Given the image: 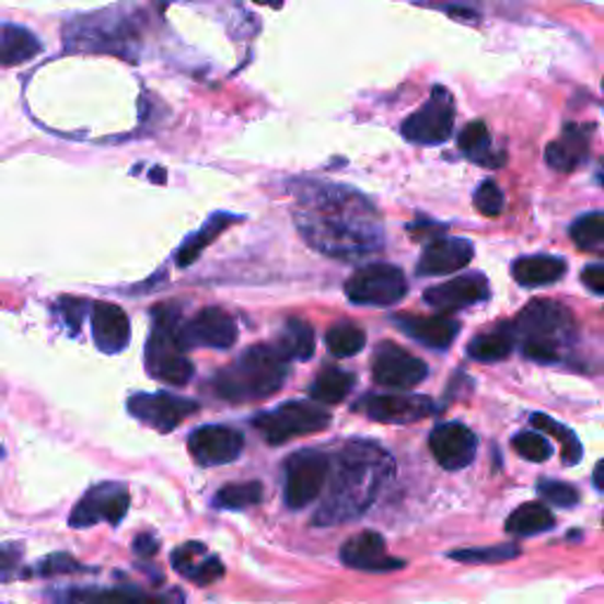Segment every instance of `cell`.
<instances>
[{
  "label": "cell",
  "mask_w": 604,
  "mask_h": 604,
  "mask_svg": "<svg viewBox=\"0 0 604 604\" xmlns=\"http://www.w3.org/2000/svg\"><path fill=\"white\" fill-rule=\"evenodd\" d=\"M355 387V375L342 369L328 367L316 375V381L310 387V397L320 404H340Z\"/></svg>",
  "instance_id": "cell-28"
},
{
  "label": "cell",
  "mask_w": 604,
  "mask_h": 604,
  "mask_svg": "<svg viewBox=\"0 0 604 604\" xmlns=\"http://www.w3.org/2000/svg\"><path fill=\"white\" fill-rule=\"evenodd\" d=\"M409 283H406L404 271L387 263H373L357 269L355 275L347 279L345 293L355 305L369 307H390L404 300Z\"/></svg>",
  "instance_id": "cell-7"
},
{
  "label": "cell",
  "mask_w": 604,
  "mask_h": 604,
  "mask_svg": "<svg viewBox=\"0 0 604 604\" xmlns=\"http://www.w3.org/2000/svg\"><path fill=\"white\" fill-rule=\"evenodd\" d=\"M244 437L226 426H204L189 434V453L201 465H226L239 458Z\"/></svg>",
  "instance_id": "cell-16"
},
{
  "label": "cell",
  "mask_w": 604,
  "mask_h": 604,
  "mask_svg": "<svg viewBox=\"0 0 604 604\" xmlns=\"http://www.w3.org/2000/svg\"><path fill=\"white\" fill-rule=\"evenodd\" d=\"M298 226L314 248L336 255V258H352L375 251L383 244L381 222L375 220L373 208L342 187L320 189L314 201L298 213Z\"/></svg>",
  "instance_id": "cell-1"
},
{
  "label": "cell",
  "mask_w": 604,
  "mask_h": 604,
  "mask_svg": "<svg viewBox=\"0 0 604 604\" xmlns=\"http://www.w3.org/2000/svg\"><path fill=\"white\" fill-rule=\"evenodd\" d=\"M430 451L444 471H463L475 461L477 437L461 422H442L430 432Z\"/></svg>",
  "instance_id": "cell-14"
},
{
  "label": "cell",
  "mask_w": 604,
  "mask_h": 604,
  "mask_svg": "<svg viewBox=\"0 0 604 604\" xmlns=\"http://www.w3.org/2000/svg\"><path fill=\"white\" fill-rule=\"evenodd\" d=\"M555 526V515L548 506L543 503H526L520 506L506 522V528L515 536H532L543 534Z\"/></svg>",
  "instance_id": "cell-27"
},
{
  "label": "cell",
  "mask_w": 604,
  "mask_h": 604,
  "mask_svg": "<svg viewBox=\"0 0 604 604\" xmlns=\"http://www.w3.org/2000/svg\"><path fill=\"white\" fill-rule=\"evenodd\" d=\"M55 310H57L59 316H62V322L69 326L71 334H79L81 322L85 316V302L76 300V298H62L57 302Z\"/></svg>",
  "instance_id": "cell-42"
},
{
  "label": "cell",
  "mask_w": 604,
  "mask_h": 604,
  "mask_svg": "<svg viewBox=\"0 0 604 604\" xmlns=\"http://www.w3.org/2000/svg\"><path fill=\"white\" fill-rule=\"evenodd\" d=\"M571 241L581 251L588 253H602L604 251V213L595 210V213H588L571 224Z\"/></svg>",
  "instance_id": "cell-33"
},
{
  "label": "cell",
  "mask_w": 604,
  "mask_h": 604,
  "mask_svg": "<svg viewBox=\"0 0 604 604\" xmlns=\"http://www.w3.org/2000/svg\"><path fill=\"white\" fill-rule=\"evenodd\" d=\"M591 132L593 128H581L573 124L565 126L562 138H557L546 149V161L550 169L557 173L577 171L588 159V151H591Z\"/></svg>",
  "instance_id": "cell-22"
},
{
  "label": "cell",
  "mask_w": 604,
  "mask_h": 604,
  "mask_svg": "<svg viewBox=\"0 0 604 604\" xmlns=\"http://www.w3.org/2000/svg\"><path fill=\"white\" fill-rule=\"evenodd\" d=\"M567 271V263L555 255H526L512 263V277L520 286L526 289H538V286H548L560 281Z\"/></svg>",
  "instance_id": "cell-24"
},
{
  "label": "cell",
  "mask_w": 604,
  "mask_h": 604,
  "mask_svg": "<svg viewBox=\"0 0 604 604\" xmlns=\"http://www.w3.org/2000/svg\"><path fill=\"white\" fill-rule=\"evenodd\" d=\"M260 501H263L260 481H239V485H226L216 496V506L226 510H244L251 506H258Z\"/></svg>",
  "instance_id": "cell-34"
},
{
  "label": "cell",
  "mask_w": 604,
  "mask_h": 604,
  "mask_svg": "<svg viewBox=\"0 0 604 604\" xmlns=\"http://www.w3.org/2000/svg\"><path fill=\"white\" fill-rule=\"evenodd\" d=\"M236 220H241V218H236V216H224V213H218V216L210 218V220L201 226V230L196 232V234H191V236L185 241V244H183V248L177 251V265H179V267L191 265V263L204 253V248H206L208 244H213V241L218 239V234H222V232L226 230V226H230V224L236 222Z\"/></svg>",
  "instance_id": "cell-29"
},
{
  "label": "cell",
  "mask_w": 604,
  "mask_h": 604,
  "mask_svg": "<svg viewBox=\"0 0 604 604\" xmlns=\"http://www.w3.org/2000/svg\"><path fill=\"white\" fill-rule=\"evenodd\" d=\"M458 147L467 159H473L475 163L485 165V169H498V165H503V154H493L491 147V135L485 120H475V124L467 126L461 138H458Z\"/></svg>",
  "instance_id": "cell-25"
},
{
  "label": "cell",
  "mask_w": 604,
  "mask_h": 604,
  "mask_svg": "<svg viewBox=\"0 0 604 604\" xmlns=\"http://www.w3.org/2000/svg\"><path fill=\"white\" fill-rule=\"evenodd\" d=\"M271 347H275L277 355L283 361H291V359L305 361L314 355V347H316L314 330L307 322L291 320V322H286L281 336L277 338V345H271Z\"/></svg>",
  "instance_id": "cell-26"
},
{
  "label": "cell",
  "mask_w": 604,
  "mask_h": 604,
  "mask_svg": "<svg viewBox=\"0 0 604 604\" xmlns=\"http://www.w3.org/2000/svg\"><path fill=\"white\" fill-rule=\"evenodd\" d=\"M130 508V493L124 485H100L90 489L76 508L71 510L69 524L73 528H85L97 522L118 524Z\"/></svg>",
  "instance_id": "cell-12"
},
{
  "label": "cell",
  "mask_w": 604,
  "mask_h": 604,
  "mask_svg": "<svg viewBox=\"0 0 604 604\" xmlns=\"http://www.w3.org/2000/svg\"><path fill=\"white\" fill-rule=\"evenodd\" d=\"M357 409L364 411L371 420L404 426V422H416L432 416L434 402L418 395H369L364 402L357 404Z\"/></svg>",
  "instance_id": "cell-15"
},
{
  "label": "cell",
  "mask_w": 604,
  "mask_h": 604,
  "mask_svg": "<svg viewBox=\"0 0 604 604\" xmlns=\"http://www.w3.org/2000/svg\"><path fill=\"white\" fill-rule=\"evenodd\" d=\"M428 378V364L395 342H383L373 357V381L383 387L411 390Z\"/></svg>",
  "instance_id": "cell-10"
},
{
  "label": "cell",
  "mask_w": 604,
  "mask_h": 604,
  "mask_svg": "<svg viewBox=\"0 0 604 604\" xmlns=\"http://www.w3.org/2000/svg\"><path fill=\"white\" fill-rule=\"evenodd\" d=\"M179 342L185 350L194 347H210V350H230L239 338L234 316L220 307H206L194 316L191 322L179 326Z\"/></svg>",
  "instance_id": "cell-11"
},
{
  "label": "cell",
  "mask_w": 604,
  "mask_h": 604,
  "mask_svg": "<svg viewBox=\"0 0 604 604\" xmlns=\"http://www.w3.org/2000/svg\"><path fill=\"white\" fill-rule=\"evenodd\" d=\"M392 473L395 461L383 446L359 440L345 444L328 467V489L312 522L330 526L361 518L383 491Z\"/></svg>",
  "instance_id": "cell-2"
},
{
  "label": "cell",
  "mask_w": 604,
  "mask_h": 604,
  "mask_svg": "<svg viewBox=\"0 0 604 604\" xmlns=\"http://www.w3.org/2000/svg\"><path fill=\"white\" fill-rule=\"evenodd\" d=\"M475 255V246L465 239H434L432 244L422 251L416 275L418 277H444L453 275V271H461L471 265Z\"/></svg>",
  "instance_id": "cell-18"
},
{
  "label": "cell",
  "mask_w": 604,
  "mask_h": 604,
  "mask_svg": "<svg viewBox=\"0 0 604 604\" xmlns=\"http://www.w3.org/2000/svg\"><path fill=\"white\" fill-rule=\"evenodd\" d=\"M0 458H3V449H0Z\"/></svg>",
  "instance_id": "cell-48"
},
{
  "label": "cell",
  "mask_w": 604,
  "mask_h": 604,
  "mask_svg": "<svg viewBox=\"0 0 604 604\" xmlns=\"http://www.w3.org/2000/svg\"><path fill=\"white\" fill-rule=\"evenodd\" d=\"M328 422H330V414L324 411L320 404L286 402L277 406V409L255 416L253 426L263 434L265 442L283 444L302 434L322 432L328 428Z\"/></svg>",
  "instance_id": "cell-6"
},
{
  "label": "cell",
  "mask_w": 604,
  "mask_h": 604,
  "mask_svg": "<svg viewBox=\"0 0 604 604\" xmlns=\"http://www.w3.org/2000/svg\"><path fill=\"white\" fill-rule=\"evenodd\" d=\"M456 107L442 85H434L430 100L402 124V135L414 144H442L451 138Z\"/></svg>",
  "instance_id": "cell-9"
},
{
  "label": "cell",
  "mask_w": 604,
  "mask_h": 604,
  "mask_svg": "<svg viewBox=\"0 0 604 604\" xmlns=\"http://www.w3.org/2000/svg\"><path fill=\"white\" fill-rule=\"evenodd\" d=\"M512 338L522 340L524 357L538 364L560 361L565 347L577 338V322L569 307L555 300H534L510 326Z\"/></svg>",
  "instance_id": "cell-3"
},
{
  "label": "cell",
  "mask_w": 604,
  "mask_h": 604,
  "mask_svg": "<svg viewBox=\"0 0 604 604\" xmlns=\"http://www.w3.org/2000/svg\"><path fill=\"white\" fill-rule=\"evenodd\" d=\"M538 493L557 508H571L579 503V491L571 485H565V481H541Z\"/></svg>",
  "instance_id": "cell-40"
},
{
  "label": "cell",
  "mask_w": 604,
  "mask_h": 604,
  "mask_svg": "<svg viewBox=\"0 0 604 604\" xmlns=\"http://www.w3.org/2000/svg\"><path fill=\"white\" fill-rule=\"evenodd\" d=\"M340 557L347 567L364 569V571H392L404 567L402 560L387 557L385 538L375 532H361L352 536L342 546Z\"/></svg>",
  "instance_id": "cell-20"
},
{
  "label": "cell",
  "mask_w": 604,
  "mask_h": 604,
  "mask_svg": "<svg viewBox=\"0 0 604 604\" xmlns=\"http://www.w3.org/2000/svg\"><path fill=\"white\" fill-rule=\"evenodd\" d=\"M595 489L602 491V465L595 467Z\"/></svg>",
  "instance_id": "cell-47"
},
{
  "label": "cell",
  "mask_w": 604,
  "mask_h": 604,
  "mask_svg": "<svg viewBox=\"0 0 604 604\" xmlns=\"http://www.w3.org/2000/svg\"><path fill=\"white\" fill-rule=\"evenodd\" d=\"M532 426L543 430V432H548L550 437H555V440H560L562 442V453H565V463L567 465H577L581 461V442L577 440V434H573L571 430H567L565 426H560V422L553 420L550 416L546 414H534L532 416Z\"/></svg>",
  "instance_id": "cell-35"
},
{
  "label": "cell",
  "mask_w": 604,
  "mask_h": 604,
  "mask_svg": "<svg viewBox=\"0 0 604 604\" xmlns=\"http://www.w3.org/2000/svg\"><path fill=\"white\" fill-rule=\"evenodd\" d=\"M583 283L591 289L595 295H604V267L591 265L583 269Z\"/></svg>",
  "instance_id": "cell-45"
},
{
  "label": "cell",
  "mask_w": 604,
  "mask_h": 604,
  "mask_svg": "<svg viewBox=\"0 0 604 604\" xmlns=\"http://www.w3.org/2000/svg\"><path fill=\"white\" fill-rule=\"evenodd\" d=\"M520 550L515 546H496V548H467V550H458L451 553V560L458 562H508L512 557H518Z\"/></svg>",
  "instance_id": "cell-36"
},
{
  "label": "cell",
  "mask_w": 604,
  "mask_h": 604,
  "mask_svg": "<svg viewBox=\"0 0 604 604\" xmlns=\"http://www.w3.org/2000/svg\"><path fill=\"white\" fill-rule=\"evenodd\" d=\"M132 548H135V553L142 555V557H151V555L156 553V548H159V541L154 536H151V534H140L138 538H135Z\"/></svg>",
  "instance_id": "cell-46"
},
{
  "label": "cell",
  "mask_w": 604,
  "mask_h": 604,
  "mask_svg": "<svg viewBox=\"0 0 604 604\" xmlns=\"http://www.w3.org/2000/svg\"><path fill=\"white\" fill-rule=\"evenodd\" d=\"M222 573H224V567H222V562L218 560V557L206 555L204 562L199 565V569L194 571L191 581H196L199 585H210V583H216L218 579H222Z\"/></svg>",
  "instance_id": "cell-43"
},
{
  "label": "cell",
  "mask_w": 604,
  "mask_h": 604,
  "mask_svg": "<svg viewBox=\"0 0 604 604\" xmlns=\"http://www.w3.org/2000/svg\"><path fill=\"white\" fill-rule=\"evenodd\" d=\"M395 324L406 336L432 347V350H446L458 336V322H453L446 314L434 316H397Z\"/></svg>",
  "instance_id": "cell-21"
},
{
  "label": "cell",
  "mask_w": 604,
  "mask_h": 604,
  "mask_svg": "<svg viewBox=\"0 0 604 604\" xmlns=\"http://www.w3.org/2000/svg\"><path fill=\"white\" fill-rule=\"evenodd\" d=\"M286 375L289 369L275 347L255 345L216 375V392L226 402L265 399L281 390Z\"/></svg>",
  "instance_id": "cell-4"
},
{
  "label": "cell",
  "mask_w": 604,
  "mask_h": 604,
  "mask_svg": "<svg viewBox=\"0 0 604 604\" xmlns=\"http://www.w3.org/2000/svg\"><path fill=\"white\" fill-rule=\"evenodd\" d=\"M90 324H93V340L102 352L116 355L124 352L130 342V322L128 314L112 302H95L90 312Z\"/></svg>",
  "instance_id": "cell-19"
},
{
  "label": "cell",
  "mask_w": 604,
  "mask_h": 604,
  "mask_svg": "<svg viewBox=\"0 0 604 604\" xmlns=\"http://www.w3.org/2000/svg\"><path fill=\"white\" fill-rule=\"evenodd\" d=\"M20 565H22L20 543H3V546H0V581L18 579Z\"/></svg>",
  "instance_id": "cell-41"
},
{
  "label": "cell",
  "mask_w": 604,
  "mask_h": 604,
  "mask_svg": "<svg viewBox=\"0 0 604 604\" xmlns=\"http://www.w3.org/2000/svg\"><path fill=\"white\" fill-rule=\"evenodd\" d=\"M330 461L324 453L305 449L286 461V506L300 510L314 503L326 487Z\"/></svg>",
  "instance_id": "cell-8"
},
{
  "label": "cell",
  "mask_w": 604,
  "mask_h": 604,
  "mask_svg": "<svg viewBox=\"0 0 604 604\" xmlns=\"http://www.w3.org/2000/svg\"><path fill=\"white\" fill-rule=\"evenodd\" d=\"M43 43L32 28L20 24H0V67H18L40 55Z\"/></svg>",
  "instance_id": "cell-23"
},
{
  "label": "cell",
  "mask_w": 604,
  "mask_h": 604,
  "mask_svg": "<svg viewBox=\"0 0 604 604\" xmlns=\"http://www.w3.org/2000/svg\"><path fill=\"white\" fill-rule=\"evenodd\" d=\"M199 404L191 399H183L169 395V392H156V395H135L128 402V411L142 420L144 426L154 428L159 432H171L179 422L187 420Z\"/></svg>",
  "instance_id": "cell-13"
},
{
  "label": "cell",
  "mask_w": 604,
  "mask_h": 604,
  "mask_svg": "<svg viewBox=\"0 0 604 604\" xmlns=\"http://www.w3.org/2000/svg\"><path fill=\"white\" fill-rule=\"evenodd\" d=\"M79 562L71 560L69 555H50L48 560H43L38 567V573L45 577H53V573H67V571H79Z\"/></svg>",
  "instance_id": "cell-44"
},
{
  "label": "cell",
  "mask_w": 604,
  "mask_h": 604,
  "mask_svg": "<svg viewBox=\"0 0 604 604\" xmlns=\"http://www.w3.org/2000/svg\"><path fill=\"white\" fill-rule=\"evenodd\" d=\"M59 604H151V600L135 588H109V591H69L59 597Z\"/></svg>",
  "instance_id": "cell-30"
},
{
  "label": "cell",
  "mask_w": 604,
  "mask_h": 604,
  "mask_svg": "<svg viewBox=\"0 0 604 604\" xmlns=\"http://www.w3.org/2000/svg\"><path fill=\"white\" fill-rule=\"evenodd\" d=\"M179 312L175 305L154 307V328L147 340V371L156 381L171 385H187L194 375V364L179 342Z\"/></svg>",
  "instance_id": "cell-5"
},
{
  "label": "cell",
  "mask_w": 604,
  "mask_h": 604,
  "mask_svg": "<svg viewBox=\"0 0 604 604\" xmlns=\"http://www.w3.org/2000/svg\"><path fill=\"white\" fill-rule=\"evenodd\" d=\"M512 446L520 453L522 458H526L528 463H543L550 458V444L546 437H541L536 432H520L515 440H512Z\"/></svg>",
  "instance_id": "cell-37"
},
{
  "label": "cell",
  "mask_w": 604,
  "mask_h": 604,
  "mask_svg": "<svg viewBox=\"0 0 604 604\" xmlns=\"http://www.w3.org/2000/svg\"><path fill=\"white\" fill-rule=\"evenodd\" d=\"M475 208L481 216L498 218L503 213V191L498 189V185L491 183V179H487V183H481L475 191Z\"/></svg>",
  "instance_id": "cell-38"
},
{
  "label": "cell",
  "mask_w": 604,
  "mask_h": 604,
  "mask_svg": "<svg viewBox=\"0 0 604 604\" xmlns=\"http://www.w3.org/2000/svg\"><path fill=\"white\" fill-rule=\"evenodd\" d=\"M204 557H206L204 543H185V546H179L173 553V565L179 573H183V577L191 579L194 571L204 562Z\"/></svg>",
  "instance_id": "cell-39"
},
{
  "label": "cell",
  "mask_w": 604,
  "mask_h": 604,
  "mask_svg": "<svg viewBox=\"0 0 604 604\" xmlns=\"http://www.w3.org/2000/svg\"><path fill=\"white\" fill-rule=\"evenodd\" d=\"M512 347H515V338H512L510 326H498L489 334L477 336L467 352L477 361H501L512 352Z\"/></svg>",
  "instance_id": "cell-31"
},
{
  "label": "cell",
  "mask_w": 604,
  "mask_h": 604,
  "mask_svg": "<svg viewBox=\"0 0 604 604\" xmlns=\"http://www.w3.org/2000/svg\"><path fill=\"white\" fill-rule=\"evenodd\" d=\"M364 345H367L364 328H359L350 322L330 326L326 334V347L336 357H355L364 350Z\"/></svg>",
  "instance_id": "cell-32"
},
{
  "label": "cell",
  "mask_w": 604,
  "mask_h": 604,
  "mask_svg": "<svg viewBox=\"0 0 604 604\" xmlns=\"http://www.w3.org/2000/svg\"><path fill=\"white\" fill-rule=\"evenodd\" d=\"M489 295L491 289L487 277L479 275V271H473V275H463L442 286H434V289H428L426 302L440 312H456L477 305V302H485Z\"/></svg>",
  "instance_id": "cell-17"
}]
</instances>
